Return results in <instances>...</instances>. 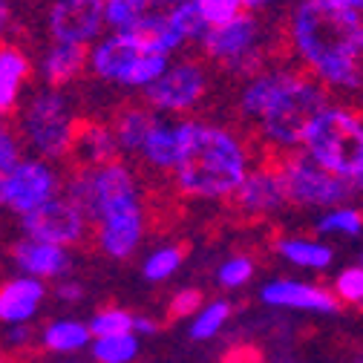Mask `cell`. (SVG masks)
<instances>
[{
    "instance_id": "obj_45",
    "label": "cell",
    "mask_w": 363,
    "mask_h": 363,
    "mask_svg": "<svg viewBox=\"0 0 363 363\" xmlns=\"http://www.w3.org/2000/svg\"><path fill=\"white\" fill-rule=\"evenodd\" d=\"M182 4H191V0H153V9H176Z\"/></svg>"
},
{
    "instance_id": "obj_39",
    "label": "cell",
    "mask_w": 363,
    "mask_h": 363,
    "mask_svg": "<svg viewBox=\"0 0 363 363\" xmlns=\"http://www.w3.org/2000/svg\"><path fill=\"white\" fill-rule=\"evenodd\" d=\"M251 274H254V262L248 257H234L219 268V283L228 289H240L251 280Z\"/></svg>"
},
{
    "instance_id": "obj_50",
    "label": "cell",
    "mask_w": 363,
    "mask_h": 363,
    "mask_svg": "<svg viewBox=\"0 0 363 363\" xmlns=\"http://www.w3.org/2000/svg\"><path fill=\"white\" fill-rule=\"evenodd\" d=\"M354 363H363V357H357V360H354Z\"/></svg>"
},
{
    "instance_id": "obj_5",
    "label": "cell",
    "mask_w": 363,
    "mask_h": 363,
    "mask_svg": "<svg viewBox=\"0 0 363 363\" xmlns=\"http://www.w3.org/2000/svg\"><path fill=\"white\" fill-rule=\"evenodd\" d=\"M72 127H75V118L69 116L67 99L58 89L38 93L21 116L23 139L43 159H67L72 145Z\"/></svg>"
},
{
    "instance_id": "obj_26",
    "label": "cell",
    "mask_w": 363,
    "mask_h": 363,
    "mask_svg": "<svg viewBox=\"0 0 363 363\" xmlns=\"http://www.w3.org/2000/svg\"><path fill=\"white\" fill-rule=\"evenodd\" d=\"M277 251L294 262V265H303V268H317V271H323L332 265L335 254L329 245L323 242H317V240H303V237H289V240H280L277 242Z\"/></svg>"
},
{
    "instance_id": "obj_22",
    "label": "cell",
    "mask_w": 363,
    "mask_h": 363,
    "mask_svg": "<svg viewBox=\"0 0 363 363\" xmlns=\"http://www.w3.org/2000/svg\"><path fill=\"white\" fill-rule=\"evenodd\" d=\"M89 52L81 43H52V50L43 55V81H47L52 89L67 86L69 81H75L81 75V69L86 67Z\"/></svg>"
},
{
    "instance_id": "obj_23",
    "label": "cell",
    "mask_w": 363,
    "mask_h": 363,
    "mask_svg": "<svg viewBox=\"0 0 363 363\" xmlns=\"http://www.w3.org/2000/svg\"><path fill=\"white\" fill-rule=\"evenodd\" d=\"M159 124L156 113L150 107H142V104H130V107H121V113L116 116L113 121V135H116V142H118V150H142L145 142H147V135L150 130Z\"/></svg>"
},
{
    "instance_id": "obj_8",
    "label": "cell",
    "mask_w": 363,
    "mask_h": 363,
    "mask_svg": "<svg viewBox=\"0 0 363 363\" xmlns=\"http://www.w3.org/2000/svg\"><path fill=\"white\" fill-rule=\"evenodd\" d=\"M205 86L208 78L196 61H179L167 67L164 75L145 89V104L159 113H185L199 104Z\"/></svg>"
},
{
    "instance_id": "obj_51",
    "label": "cell",
    "mask_w": 363,
    "mask_h": 363,
    "mask_svg": "<svg viewBox=\"0 0 363 363\" xmlns=\"http://www.w3.org/2000/svg\"><path fill=\"white\" fill-rule=\"evenodd\" d=\"M360 265H363V257H360Z\"/></svg>"
},
{
    "instance_id": "obj_48",
    "label": "cell",
    "mask_w": 363,
    "mask_h": 363,
    "mask_svg": "<svg viewBox=\"0 0 363 363\" xmlns=\"http://www.w3.org/2000/svg\"><path fill=\"white\" fill-rule=\"evenodd\" d=\"M354 188H357V191H363V173L354 179Z\"/></svg>"
},
{
    "instance_id": "obj_29",
    "label": "cell",
    "mask_w": 363,
    "mask_h": 363,
    "mask_svg": "<svg viewBox=\"0 0 363 363\" xmlns=\"http://www.w3.org/2000/svg\"><path fill=\"white\" fill-rule=\"evenodd\" d=\"M170 67V61L164 58V55H153V52H145L139 61H135L130 69H127V75L118 81L121 86H135V89H147L153 81H159L162 75H164V69Z\"/></svg>"
},
{
    "instance_id": "obj_2",
    "label": "cell",
    "mask_w": 363,
    "mask_h": 363,
    "mask_svg": "<svg viewBox=\"0 0 363 363\" xmlns=\"http://www.w3.org/2000/svg\"><path fill=\"white\" fill-rule=\"evenodd\" d=\"M182 150L173 167L176 188L191 199H228L248 176V150L231 130L182 121Z\"/></svg>"
},
{
    "instance_id": "obj_42",
    "label": "cell",
    "mask_w": 363,
    "mask_h": 363,
    "mask_svg": "<svg viewBox=\"0 0 363 363\" xmlns=\"http://www.w3.org/2000/svg\"><path fill=\"white\" fill-rule=\"evenodd\" d=\"M9 29H12V6L9 0H0V43H4Z\"/></svg>"
},
{
    "instance_id": "obj_13",
    "label": "cell",
    "mask_w": 363,
    "mask_h": 363,
    "mask_svg": "<svg viewBox=\"0 0 363 363\" xmlns=\"http://www.w3.org/2000/svg\"><path fill=\"white\" fill-rule=\"evenodd\" d=\"M116 156H118V142L107 124L93 118H75L72 145L67 153L69 170H99L118 162Z\"/></svg>"
},
{
    "instance_id": "obj_1",
    "label": "cell",
    "mask_w": 363,
    "mask_h": 363,
    "mask_svg": "<svg viewBox=\"0 0 363 363\" xmlns=\"http://www.w3.org/2000/svg\"><path fill=\"white\" fill-rule=\"evenodd\" d=\"M360 15L337 0H297L289 18V40L306 72L332 89H363Z\"/></svg>"
},
{
    "instance_id": "obj_4",
    "label": "cell",
    "mask_w": 363,
    "mask_h": 363,
    "mask_svg": "<svg viewBox=\"0 0 363 363\" xmlns=\"http://www.w3.org/2000/svg\"><path fill=\"white\" fill-rule=\"evenodd\" d=\"M303 150L332 176L354 182L363 173V113L329 104L308 127Z\"/></svg>"
},
{
    "instance_id": "obj_16",
    "label": "cell",
    "mask_w": 363,
    "mask_h": 363,
    "mask_svg": "<svg viewBox=\"0 0 363 363\" xmlns=\"http://www.w3.org/2000/svg\"><path fill=\"white\" fill-rule=\"evenodd\" d=\"M145 55V47L130 32H113L89 52V69L104 81H121L127 69Z\"/></svg>"
},
{
    "instance_id": "obj_46",
    "label": "cell",
    "mask_w": 363,
    "mask_h": 363,
    "mask_svg": "<svg viewBox=\"0 0 363 363\" xmlns=\"http://www.w3.org/2000/svg\"><path fill=\"white\" fill-rule=\"evenodd\" d=\"M340 6H346V9H352L354 15H363V0H337Z\"/></svg>"
},
{
    "instance_id": "obj_32",
    "label": "cell",
    "mask_w": 363,
    "mask_h": 363,
    "mask_svg": "<svg viewBox=\"0 0 363 363\" xmlns=\"http://www.w3.org/2000/svg\"><path fill=\"white\" fill-rule=\"evenodd\" d=\"M133 323L135 317L130 311H121V308H101L93 323H89V332L93 337H116V335H133Z\"/></svg>"
},
{
    "instance_id": "obj_35",
    "label": "cell",
    "mask_w": 363,
    "mask_h": 363,
    "mask_svg": "<svg viewBox=\"0 0 363 363\" xmlns=\"http://www.w3.org/2000/svg\"><path fill=\"white\" fill-rule=\"evenodd\" d=\"M194 4H196V9L202 12V18H205L208 26L228 23V21L240 18L242 9H245L242 0H194Z\"/></svg>"
},
{
    "instance_id": "obj_40",
    "label": "cell",
    "mask_w": 363,
    "mask_h": 363,
    "mask_svg": "<svg viewBox=\"0 0 363 363\" xmlns=\"http://www.w3.org/2000/svg\"><path fill=\"white\" fill-rule=\"evenodd\" d=\"M199 311H202V291L185 289V291H179L170 300L167 317H170V320H176V317H191V314H199Z\"/></svg>"
},
{
    "instance_id": "obj_15",
    "label": "cell",
    "mask_w": 363,
    "mask_h": 363,
    "mask_svg": "<svg viewBox=\"0 0 363 363\" xmlns=\"http://www.w3.org/2000/svg\"><path fill=\"white\" fill-rule=\"evenodd\" d=\"M259 294L268 306H280V308H303V311H320V314L340 311V300L335 297V291L297 283V280H271L262 286Z\"/></svg>"
},
{
    "instance_id": "obj_43",
    "label": "cell",
    "mask_w": 363,
    "mask_h": 363,
    "mask_svg": "<svg viewBox=\"0 0 363 363\" xmlns=\"http://www.w3.org/2000/svg\"><path fill=\"white\" fill-rule=\"evenodd\" d=\"M159 326L153 320H147V317H135V323H133V335H156Z\"/></svg>"
},
{
    "instance_id": "obj_24",
    "label": "cell",
    "mask_w": 363,
    "mask_h": 363,
    "mask_svg": "<svg viewBox=\"0 0 363 363\" xmlns=\"http://www.w3.org/2000/svg\"><path fill=\"white\" fill-rule=\"evenodd\" d=\"M179 150H182V127L159 121L147 135V142L142 147V156L156 170H173L176 162H179Z\"/></svg>"
},
{
    "instance_id": "obj_21",
    "label": "cell",
    "mask_w": 363,
    "mask_h": 363,
    "mask_svg": "<svg viewBox=\"0 0 363 363\" xmlns=\"http://www.w3.org/2000/svg\"><path fill=\"white\" fill-rule=\"evenodd\" d=\"M96 194H99V213L101 216L110 208H118V205L139 199L135 196V179H133L130 167L121 164V162H113V164L96 170Z\"/></svg>"
},
{
    "instance_id": "obj_33",
    "label": "cell",
    "mask_w": 363,
    "mask_h": 363,
    "mask_svg": "<svg viewBox=\"0 0 363 363\" xmlns=\"http://www.w3.org/2000/svg\"><path fill=\"white\" fill-rule=\"evenodd\" d=\"M185 254H188L185 245H173V248H162V251L150 254L147 262H145V277H147L150 283H159V280L173 277V271H179V265H182V259H185Z\"/></svg>"
},
{
    "instance_id": "obj_30",
    "label": "cell",
    "mask_w": 363,
    "mask_h": 363,
    "mask_svg": "<svg viewBox=\"0 0 363 363\" xmlns=\"http://www.w3.org/2000/svg\"><path fill=\"white\" fill-rule=\"evenodd\" d=\"M139 354V340L135 335H116V337H96L93 357L99 363H130Z\"/></svg>"
},
{
    "instance_id": "obj_44",
    "label": "cell",
    "mask_w": 363,
    "mask_h": 363,
    "mask_svg": "<svg viewBox=\"0 0 363 363\" xmlns=\"http://www.w3.org/2000/svg\"><path fill=\"white\" fill-rule=\"evenodd\" d=\"M29 335H32V332H29V326H26V323H18V326L9 332V340H12V343H26V340H29Z\"/></svg>"
},
{
    "instance_id": "obj_17",
    "label": "cell",
    "mask_w": 363,
    "mask_h": 363,
    "mask_svg": "<svg viewBox=\"0 0 363 363\" xmlns=\"http://www.w3.org/2000/svg\"><path fill=\"white\" fill-rule=\"evenodd\" d=\"M135 40L145 47V52H153V55H170L176 52L182 43H188L182 29L176 26L170 9H150L145 18H139L130 29H127Z\"/></svg>"
},
{
    "instance_id": "obj_25",
    "label": "cell",
    "mask_w": 363,
    "mask_h": 363,
    "mask_svg": "<svg viewBox=\"0 0 363 363\" xmlns=\"http://www.w3.org/2000/svg\"><path fill=\"white\" fill-rule=\"evenodd\" d=\"M286 72H289V69L259 72V75H254V78L245 84L242 96H240V113H242L248 121H257V118L265 113V107L271 104V99L277 96V89H280Z\"/></svg>"
},
{
    "instance_id": "obj_3",
    "label": "cell",
    "mask_w": 363,
    "mask_h": 363,
    "mask_svg": "<svg viewBox=\"0 0 363 363\" xmlns=\"http://www.w3.org/2000/svg\"><path fill=\"white\" fill-rule=\"evenodd\" d=\"M329 107V89L308 72H286L277 96L257 118L259 135L277 150V156L303 147L314 118Z\"/></svg>"
},
{
    "instance_id": "obj_18",
    "label": "cell",
    "mask_w": 363,
    "mask_h": 363,
    "mask_svg": "<svg viewBox=\"0 0 363 363\" xmlns=\"http://www.w3.org/2000/svg\"><path fill=\"white\" fill-rule=\"evenodd\" d=\"M12 259L21 271H26V277H58L69 271V257L64 248L29 237L12 245Z\"/></svg>"
},
{
    "instance_id": "obj_28",
    "label": "cell",
    "mask_w": 363,
    "mask_h": 363,
    "mask_svg": "<svg viewBox=\"0 0 363 363\" xmlns=\"http://www.w3.org/2000/svg\"><path fill=\"white\" fill-rule=\"evenodd\" d=\"M150 9H153V0H104V21L116 32H127Z\"/></svg>"
},
{
    "instance_id": "obj_10",
    "label": "cell",
    "mask_w": 363,
    "mask_h": 363,
    "mask_svg": "<svg viewBox=\"0 0 363 363\" xmlns=\"http://www.w3.org/2000/svg\"><path fill=\"white\" fill-rule=\"evenodd\" d=\"M58 191V176L47 162H21L6 179H0V208L29 213L50 202Z\"/></svg>"
},
{
    "instance_id": "obj_9",
    "label": "cell",
    "mask_w": 363,
    "mask_h": 363,
    "mask_svg": "<svg viewBox=\"0 0 363 363\" xmlns=\"http://www.w3.org/2000/svg\"><path fill=\"white\" fill-rule=\"evenodd\" d=\"M231 208L240 216H268L277 213L286 202V182H283V170H280V159H268L259 167L248 170V176L242 179V185L228 196Z\"/></svg>"
},
{
    "instance_id": "obj_20",
    "label": "cell",
    "mask_w": 363,
    "mask_h": 363,
    "mask_svg": "<svg viewBox=\"0 0 363 363\" xmlns=\"http://www.w3.org/2000/svg\"><path fill=\"white\" fill-rule=\"evenodd\" d=\"M29 58L12 43H0V116H12L18 107L21 84L29 78Z\"/></svg>"
},
{
    "instance_id": "obj_47",
    "label": "cell",
    "mask_w": 363,
    "mask_h": 363,
    "mask_svg": "<svg viewBox=\"0 0 363 363\" xmlns=\"http://www.w3.org/2000/svg\"><path fill=\"white\" fill-rule=\"evenodd\" d=\"M245 9H262V6H271V4H277V0H242Z\"/></svg>"
},
{
    "instance_id": "obj_38",
    "label": "cell",
    "mask_w": 363,
    "mask_h": 363,
    "mask_svg": "<svg viewBox=\"0 0 363 363\" xmlns=\"http://www.w3.org/2000/svg\"><path fill=\"white\" fill-rule=\"evenodd\" d=\"M21 142L6 121H0V179H6L18 164H21Z\"/></svg>"
},
{
    "instance_id": "obj_6",
    "label": "cell",
    "mask_w": 363,
    "mask_h": 363,
    "mask_svg": "<svg viewBox=\"0 0 363 363\" xmlns=\"http://www.w3.org/2000/svg\"><path fill=\"white\" fill-rule=\"evenodd\" d=\"M277 159H280L289 202H294L300 208H332V205L349 202L357 191L354 182L332 176L306 153L294 150V153H286Z\"/></svg>"
},
{
    "instance_id": "obj_41",
    "label": "cell",
    "mask_w": 363,
    "mask_h": 363,
    "mask_svg": "<svg viewBox=\"0 0 363 363\" xmlns=\"http://www.w3.org/2000/svg\"><path fill=\"white\" fill-rule=\"evenodd\" d=\"M55 294H58V300H67V303H78V300L84 297V286H81V283H75V280H64V283H58Z\"/></svg>"
},
{
    "instance_id": "obj_49",
    "label": "cell",
    "mask_w": 363,
    "mask_h": 363,
    "mask_svg": "<svg viewBox=\"0 0 363 363\" xmlns=\"http://www.w3.org/2000/svg\"><path fill=\"white\" fill-rule=\"evenodd\" d=\"M360 55H363V26H360Z\"/></svg>"
},
{
    "instance_id": "obj_27",
    "label": "cell",
    "mask_w": 363,
    "mask_h": 363,
    "mask_svg": "<svg viewBox=\"0 0 363 363\" xmlns=\"http://www.w3.org/2000/svg\"><path fill=\"white\" fill-rule=\"evenodd\" d=\"M86 340H93V332L78 320H61V323L47 326V332H43V346L52 352H75L86 346Z\"/></svg>"
},
{
    "instance_id": "obj_31",
    "label": "cell",
    "mask_w": 363,
    "mask_h": 363,
    "mask_svg": "<svg viewBox=\"0 0 363 363\" xmlns=\"http://www.w3.org/2000/svg\"><path fill=\"white\" fill-rule=\"evenodd\" d=\"M228 317H231V303H225V300L211 303L208 308H202L196 314V320L191 326V337L194 340H211L225 323H228Z\"/></svg>"
},
{
    "instance_id": "obj_36",
    "label": "cell",
    "mask_w": 363,
    "mask_h": 363,
    "mask_svg": "<svg viewBox=\"0 0 363 363\" xmlns=\"http://www.w3.org/2000/svg\"><path fill=\"white\" fill-rule=\"evenodd\" d=\"M170 15H173L176 26L182 29V35H185V40H202V38H205V32L211 29V26L205 23L202 12L196 9L194 0H191V4H182V6L170 9Z\"/></svg>"
},
{
    "instance_id": "obj_7",
    "label": "cell",
    "mask_w": 363,
    "mask_h": 363,
    "mask_svg": "<svg viewBox=\"0 0 363 363\" xmlns=\"http://www.w3.org/2000/svg\"><path fill=\"white\" fill-rule=\"evenodd\" d=\"M89 219L67 199V196H52L50 202L38 205L35 211L23 213V231L29 240L50 242L58 248L78 245L86 234Z\"/></svg>"
},
{
    "instance_id": "obj_19",
    "label": "cell",
    "mask_w": 363,
    "mask_h": 363,
    "mask_svg": "<svg viewBox=\"0 0 363 363\" xmlns=\"http://www.w3.org/2000/svg\"><path fill=\"white\" fill-rule=\"evenodd\" d=\"M43 283L38 277H18L0 286V320L4 323H26L43 303Z\"/></svg>"
},
{
    "instance_id": "obj_14",
    "label": "cell",
    "mask_w": 363,
    "mask_h": 363,
    "mask_svg": "<svg viewBox=\"0 0 363 363\" xmlns=\"http://www.w3.org/2000/svg\"><path fill=\"white\" fill-rule=\"evenodd\" d=\"M145 234V213L139 199L110 208L101 219H99V248L116 259H124L135 251Z\"/></svg>"
},
{
    "instance_id": "obj_11",
    "label": "cell",
    "mask_w": 363,
    "mask_h": 363,
    "mask_svg": "<svg viewBox=\"0 0 363 363\" xmlns=\"http://www.w3.org/2000/svg\"><path fill=\"white\" fill-rule=\"evenodd\" d=\"M104 0H55L50 9V35L55 43L86 47L104 26Z\"/></svg>"
},
{
    "instance_id": "obj_34",
    "label": "cell",
    "mask_w": 363,
    "mask_h": 363,
    "mask_svg": "<svg viewBox=\"0 0 363 363\" xmlns=\"http://www.w3.org/2000/svg\"><path fill=\"white\" fill-rule=\"evenodd\" d=\"M317 231H320V234L357 237L363 231V213L354 211V208H335V211H329L320 222H317Z\"/></svg>"
},
{
    "instance_id": "obj_37",
    "label": "cell",
    "mask_w": 363,
    "mask_h": 363,
    "mask_svg": "<svg viewBox=\"0 0 363 363\" xmlns=\"http://www.w3.org/2000/svg\"><path fill=\"white\" fill-rule=\"evenodd\" d=\"M335 297L349 306H363V265H352L335 280Z\"/></svg>"
},
{
    "instance_id": "obj_12",
    "label": "cell",
    "mask_w": 363,
    "mask_h": 363,
    "mask_svg": "<svg viewBox=\"0 0 363 363\" xmlns=\"http://www.w3.org/2000/svg\"><path fill=\"white\" fill-rule=\"evenodd\" d=\"M257 40H259V23H257V18L242 12L240 18L228 21V23L211 26L199 43L213 61H222L225 67L234 69L240 61H245L251 52H257Z\"/></svg>"
}]
</instances>
